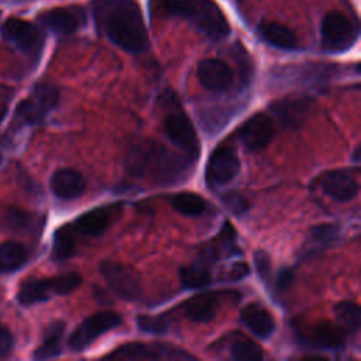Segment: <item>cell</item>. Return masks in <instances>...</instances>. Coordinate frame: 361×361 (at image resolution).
Wrapping results in <instances>:
<instances>
[{
    "mask_svg": "<svg viewBox=\"0 0 361 361\" xmlns=\"http://www.w3.org/2000/svg\"><path fill=\"white\" fill-rule=\"evenodd\" d=\"M258 32L265 42L278 49L292 51L298 47V38L295 32L279 23L262 21L258 25Z\"/></svg>",
    "mask_w": 361,
    "mask_h": 361,
    "instance_id": "44dd1931",
    "label": "cell"
},
{
    "mask_svg": "<svg viewBox=\"0 0 361 361\" xmlns=\"http://www.w3.org/2000/svg\"><path fill=\"white\" fill-rule=\"evenodd\" d=\"M52 295H58L56 279L54 278H42V279H30L25 281L17 293L18 302L24 306H30L38 302L48 300Z\"/></svg>",
    "mask_w": 361,
    "mask_h": 361,
    "instance_id": "d6986e66",
    "label": "cell"
},
{
    "mask_svg": "<svg viewBox=\"0 0 361 361\" xmlns=\"http://www.w3.org/2000/svg\"><path fill=\"white\" fill-rule=\"evenodd\" d=\"M169 104L164 118V131L169 141L185 152L189 158L196 159L200 152L196 130L188 114L179 107L176 100Z\"/></svg>",
    "mask_w": 361,
    "mask_h": 361,
    "instance_id": "277c9868",
    "label": "cell"
},
{
    "mask_svg": "<svg viewBox=\"0 0 361 361\" xmlns=\"http://www.w3.org/2000/svg\"><path fill=\"white\" fill-rule=\"evenodd\" d=\"M274 137V124L265 114H254L238 130V140L248 151L264 149Z\"/></svg>",
    "mask_w": 361,
    "mask_h": 361,
    "instance_id": "30bf717a",
    "label": "cell"
},
{
    "mask_svg": "<svg viewBox=\"0 0 361 361\" xmlns=\"http://www.w3.org/2000/svg\"><path fill=\"white\" fill-rule=\"evenodd\" d=\"M0 161H1V155H0Z\"/></svg>",
    "mask_w": 361,
    "mask_h": 361,
    "instance_id": "60d3db41",
    "label": "cell"
},
{
    "mask_svg": "<svg viewBox=\"0 0 361 361\" xmlns=\"http://www.w3.org/2000/svg\"><path fill=\"white\" fill-rule=\"evenodd\" d=\"M49 186L56 197L69 200L80 196L85 192L86 182L80 172L71 168H63L54 172Z\"/></svg>",
    "mask_w": 361,
    "mask_h": 361,
    "instance_id": "2e32d148",
    "label": "cell"
},
{
    "mask_svg": "<svg viewBox=\"0 0 361 361\" xmlns=\"http://www.w3.org/2000/svg\"><path fill=\"white\" fill-rule=\"evenodd\" d=\"M240 171V159L230 147L216 148L206 164L204 179L209 188H219L230 182Z\"/></svg>",
    "mask_w": 361,
    "mask_h": 361,
    "instance_id": "ba28073f",
    "label": "cell"
},
{
    "mask_svg": "<svg viewBox=\"0 0 361 361\" xmlns=\"http://www.w3.org/2000/svg\"><path fill=\"white\" fill-rule=\"evenodd\" d=\"M16 113L20 120H23L24 123H28V124H38L47 116V111L32 97L23 100L18 104Z\"/></svg>",
    "mask_w": 361,
    "mask_h": 361,
    "instance_id": "1f68e13d",
    "label": "cell"
},
{
    "mask_svg": "<svg viewBox=\"0 0 361 361\" xmlns=\"http://www.w3.org/2000/svg\"><path fill=\"white\" fill-rule=\"evenodd\" d=\"M197 79L200 85L212 92H224L233 83V71L221 59L206 58L197 65Z\"/></svg>",
    "mask_w": 361,
    "mask_h": 361,
    "instance_id": "8fae6325",
    "label": "cell"
},
{
    "mask_svg": "<svg viewBox=\"0 0 361 361\" xmlns=\"http://www.w3.org/2000/svg\"><path fill=\"white\" fill-rule=\"evenodd\" d=\"M180 283L188 289H200L210 283L212 276L209 268L204 262L199 261L197 264H189L179 269Z\"/></svg>",
    "mask_w": 361,
    "mask_h": 361,
    "instance_id": "cb8c5ba5",
    "label": "cell"
},
{
    "mask_svg": "<svg viewBox=\"0 0 361 361\" xmlns=\"http://www.w3.org/2000/svg\"><path fill=\"white\" fill-rule=\"evenodd\" d=\"M65 331V323L61 320L52 322L44 334V340L41 345L35 350L34 358L35 360H48L61 355L62 353V337Z\"/></svg>",
    "mask_w": 361,
    "mask_h": 361,
    "instance_id": "7402d4cb",
    "label": "cell"
},
{
    "mask_svg": "<svg viewBox=\"0 0 361 361\" xmlns=\"http://www.w3.org/2000/svg\"><path fill=\"white\" fill-rule=\"evenodd\" d=\"M223 203L234 213V214H243L244 212H247L248 209V202L244 196L238 195V193H234V192H230L227 195L223 196Z\"/></svg>",
    "mask_w": 361,
    "mask_h": 361,
    "instance_id": "e575fe53",
    "label": "cell"
},
{
    "mask_svg": "<svg viewBox=\"0 0 361 361\" xmlns=\"http://www.w3.org/2000/svg\"><path fill=\"white\" fill-rule=\"evenodd\" d=\"M172 207L183 216H199L206 209V200L196 193H178L171 199Z\"/></svg>",
    "mask_w": 361,
    "mask_h": 361,
    "instance_id": "83f0119b",
    "label": "cell"
},
{
    "mask_svg": "<svg viewBox=\"0 0 361 361\" xmlns=\"http://www.w3.org/2000/svg\"><path fill=\"white\" fill-rule=\"evenodd\" d=\"M323 192L336 202L353 200L360 190L357 180L345 171H330L322 179Z\"/></svg>",
    "mask_w": 361,
    "mask_h": 361,
    "instance_id": "5bb4252c",
    "label": "cell"
},
{
    "mask_svg": "<svg viewBox=\"0 0 361 361\" xmlns=\"http://www.w3.org/2000/svg\"><path fill=\"white\" fill-rule=\"evenodd\" d=\"M271 110L282 124L293 128L305 121L306 114L309 113V102L299 97H289L275 102L271 106Z\"/></svg>",
    "mask_w": 361,
    "mask_h": 361,
    "instance_id": "ffe728a7",
    "label": "cell"
},
{
    "mask_svg": "<svg viewBox=\"0 0 361 361\" xmlns=\"http://www.w3.org/2000/svg\"><path fill=\"white\" fill-rule=\"evenodd\" d=\"M334 313L340 323L338 326L343 330H347L351 333L358 330L360 323H361V310L357 303L350 302V300L340 302L334 306Z\"/></svg>",
    "mask_w": 361,
    "mask_h": 361,
    "instance_id": "f1b7e54d",
    "label": "cell"
},
{
    "mask_svg": "<svg viewBox=\"0 0 361 361\" xmlns=\"http://www.w3.org/2000/svg\"><path fill=\"white\" fill-rule=\"evenodd\" d=\"M11 347H13V336L6 326L0 324V357H4L6 354H8Z\"/></svg>",
    "mask_w": 361,
    "mask_h": 361,
    "instance_id": "f35d334b",
    "label": "cell"
},
{
    "mask_svg": "<svg viewBox=\"0 0 361 361\" xmlns=\"http://www.w3.org/2000/svg\"><path fill=\"white\" fill-rule=\"evenodd\" d=\"M31 97L48 113L54 107H56L59 102V90L49 83H38L32 89Z\"/></svg>",
    "mask_w": 361,
    "mask_h": 361,
    "instance_id": "f546056e",
    "label": "cell"
},
{
    "mask_svg": "<svg viewBox=\"0 0 361 361\" xmlns=\"http://www.w3.org/2000/svg\"><path fill=\"white\" fill-rule=\"evenodd\" d=\"M240 319L243 324L259 338H268L275 331V320L272 314L258 303L245 306L241 310Z\"/></svg>",
    "mask_w": 361,
    "mask_h": 361,
    "instance_id": "ac0fdd59",
    "label": "cell"
},
{
    "mask_svg": "<svg viewBox=\"0 0 361 361\" xmlns=\"http://www.w3.org/2000/svg\"><path fill=\"white\" fill-rule=\"evenodd\" d=\"M42 24L55 34H73L85 21V13L79 7H56L41 16Z\"/></svg>",
    "mask_w": 361,
    "mask_h": 361,
    "instance_id": "7c38bea8",
    "label": "cell"
},
{
    "mask_svg": "<svg viewBox=\"0 0 361 361\" xmlns=\"http://www.w3.org/2000/svg\"><path fill=\"white\" fill-rule=\"evenodd\" d=\"M358 38L354 23L338 11H330L322 21V44L329 52H344L350 49Z\"/></svg>",
    "mask_w": 361,
    "mask_h": 361,
    "instance_id": "5b68a950",
    "label": "cell"
},
{
    "mask_svg": "<svg viewBox=\"0 0 361 361\" xmlns=\"http://www.w3.org/2000/svg\"><path fill=\"white\" fill-rule=\"evenodd\" d=\"M137 326L144 333L164 334L169 329V320L165 316H145V314H140L137 317Z\"/></svg>",
    "mask_w": 361,
    "mask_h": 361,
    "instance_id": "d6a6232c",
    "label": "cell"
},
{
    "mask_svg": "<svg viewBox=\"0 0 361 361\" xmlns=\"http://www.w3.org/2000/svg\"><path fill=\"white\" fill-rule=\"evenodd\" d=\"M254 264H255V268L258 271V276L262 279V282L269 283V281H271V259H269V255L262 250H257L254 252Z\"/></svg>",
    "mask_w": 361,
    "mask_h": 361,
    "instance_id": "836d02e7",
    "label": "cell"
},
{
    "mask_svg": "<svg viewBox=\"0 0 361 361\" xmlns=\"http://www.w3.org/2000/svg\"><path fill=\"white\" fill-rule=\"evenodd\" d=\"M109 358L114 360H193L188 351L162 343H127L111 351Z\"/></svg>",
    "mask_w": 361,
    "mask_h": 361,
    "instance_id": "52a82bcc",
    "label": "cell"
},
{
    "mask_svg": "<svg viewBox=\"0 0 361 361\" xmlns=\"http://www.w3.org/2000/svg\"><path fill=\"white\" fill-rule=\"evenodd\" d=\"M305 341L322 350H341L344 347V330L334 323L320 322L309 327Z\"/></svg>",
    "mask_w": 361,
    "mask_h": 361,
    "instance_id": "9a60e30c",
    "label": "cell"
},
{
    "mask_svg": "<svg viewBox=\"0 0 361 361\" xmlns=\"http://www.w3.org/2000/svg\"><path fill=\"white\" fill-rule=\"evenodd\" d=\"M75 252V240L72 233L65 227L59 228L54 237V250L52 255L56 259H68Z\"/></svg>",
    "mask_w": 361,
    "mask_h": 361,
    "instance_id": "4dcf8cb0",
    "label": "cell"
},
{
    "mask_svg": "<svg viewBox=\"0 0 361 361\" xmlns=\"http://www.w3.org/2000/svg\"><path fill=\"white\" fill-rule=\"evenodd\" d=\"M190 164L192 158L151 140L135 144L126 157V168L133 176L149 178L158 185L183 182L190 173Z\"/></svg>",
    "mask_w": 361,
    "mask_h": 361,
    "instance_id": "7a4b0ae2",
    "label": "cell"
},
{
    "mask_svg": "<svg viewBox=\"0 0 361 361\" xmlns=\"http://www.w3.org/2000/svg\"><path fill=\"white\" fill-rule=\"evenodd\" d=\"M159 6L169 16L188 20L210 39L219 41L230 32L226 16L213 0H161Z\"/></svg>",
    "mask_w": 361,
    "mask_h": 361,
    "instance_id": "3957f363",
    "label": "cell"
},
{
    "mask_svg": "<svg viewBox=\"0 0 361 361\" xmlns=\"http://www.w3.org/2000/svg\"><path fill=\"white\" fill-rule=\"evenodd\" d=\"M97 28L117 47L138 54L148 48V34L135 0H93Z\"/></svg>",
    "mask_w": 361,
    "mask_h": 361,
    "instance_id": "6da1fadb",
    "label": "cell"
},
{
    "mask_svg": "<svg viewBox=\"0 0 361 361\" xmlns=\"http://www.w3.org/2000/svg\"><path fill=\"white\" fill-rule=\"evenodd\" d=\"M340 238V227L337 224H319L310 230L309 250L317 251L334 245Z\"/></svg>",
    "mask_w": 361,
    "mask_h": 361,
    "instance_id": "d4e9b609",
    "label": "cell"
},
{
    "mask_svg": "<svg viewBox=\"0 0 361 361\" xmlns=\"http://www.w3.org/2000/svg\"><path fill=\"white\" fill-rule=\"evenodd\" d=\"M220 307V296L214 292L196 295L183 303L185 316L193 323L212 322Z\"/></svg>",
    "mask_w": 361,
    "mask_h": 361,
    "instance_id": "e0dca14e",
    "label": "cell"
},
{
    "mask_svg": "<svg viewBox=\"0 0 361 361\" xmlns=\"http://www.w3.org/2000/svg\"><path fill=\"white\" fill-rule=\"evenodd\" d=\"M250 275V267L245 262L233 264L224 274L226 281H240Z\"/></svg>",
    "mask_w": 361,
    "mask_h": 361,
    "instance_id": "8d00e7d4",
    "label": "cell"
},
{
    "mask_svg": "<svg viewBox=\"0 0 361 361\" xmlns=\"http://www.w3.org/2000/svg\"><path fill=\"white\" fill-rule=\"evenodd\" d=\"M27 261V250L17 241H6L0 244V269L14 271Z\"/></svg>",
    "mask_w": 361,
    "mask_h": 361,
    "instance_id": "484cf974",
    "label": "cell"
},
{
    "mask_svg": "<svg viewBox=\"0 0 361 361\" xmlns=\"http://www.w3.org/2000/svg\"><path fill=\"white\" fill-rule=\"evenodd\" d=\"M121 324V316L111 310H104L86 317L69 336L68 345L73 351H83L99 336Z\"/></svg>",
    "mask_w": 361,
    "mask_h": 361,
    "instance_id": "8992f818",
    "label": "cell"
},
{
    "mask_svg": "<svg viewBox=\"0 0 361 361\" xmlns=\"http://www.w3.org/2000/svg\"><path fill=\"white\" fill-rule=\"evenodd\" d=\"M230 357L237 361H259L264 358V353L255 341L238 336L231 341Z\"/></svg>",
    "mask_w": 361,
    "mask_h": 361,
    "instance_id": "4316f807",
    "label": "cell"
},
{
    "mask_svg": "<svg viewBox=\"0 0 361 361\" xmlns=\"http://www.w3.org/2000/svg\"><path fill=\"white\" fill-rule=\"evenodd\" d=\"M292 282H293V271L290 268H283L276 275L275 286L279 290H286L292 285Z\"/></svg>",
    "mask_w": 361,
    "mask_h": 361,
    "instance_id": "74e56055",
    "label": "cell"
},
{
    "mask_svg": "<svg viewBox=\"0 0 361 361\" xmlns=\"http://www.w3.org/2000/svg\"><path fill=\"white\" fill-rule=\"evenodd\" d=\"M7 223L11 228L20 230V228L25 227L30 223V216L23 210L13 209L11 212L7 213Z\"/></svg>",
    "mask_w": 361,
    "mask_h": 361,
    "instance_id": "d590c367",
    "label": "cell"
},
{
    "mask_svg": "<svg viewBox=\"0 0 361 361\" xmlns=\"http://www.w3.org/2000/svg\"><path fill=\"white\" fill-rule=\"evenodd\" d=\"M109 213L104 209H93L76 219L73 228L83 235L97 237L109 226Z\"/></svg>",
    "mask_w": 361,
    "mask_h": 361,
    "instance_id": "603a6c76",
    "label": "cell"
},
{
    "mask_svg": "<svg viewBox=\"0 0 361 361\" xmlns=\"http://www.w3.org/2000/svg\"><path fill=\"white\" fill-rule=\"evenodd\" d=\"M3 38L21 51H31L38 47L41 35L38 28L20 18H8L1 25Z\"/></svg>",
    "mask_w": 361,
    "mask_h": 361,
    "instance_id": "4fadbf2b",
    "label": "cell"
},
{
    "mask_svg": "<svg viewBox=\"0 0 361 361\" xmlns=\"http://www.w3.org/2000/svg\"><path fill=\"white\" fill-rule=\"evenodd\" d=\"M353 161L358 162L360 161V147H355L354 152H353Z\"/></svg>",
    "mask_w": 361,
    "mask_h": 361,
    "instance_id": "ab89813d",
    "label": "cell"
},
{
    "mask_svg": "<svg viewBox=\"0 0 361 361\" xmlns=\"http://www.w3.org/2000/svg\"><path fill=\"white\" fill-rule=\"evenodd\" d=\"M100 272L110 289L118 298L124 300H135L141 296L140 281L135 272L127 265L114 261H103L100 264Z\"/></svg>",
    "mask_w": 361,
    "mask_h": 361,
    "instance_id": "9c48e42d",
    "label": "cell"
}]
</instances>
